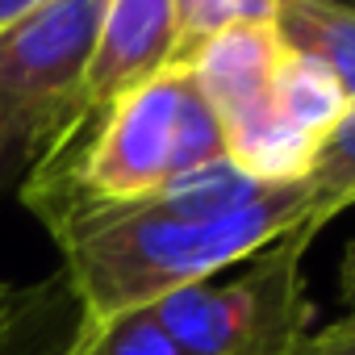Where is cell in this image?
<instances>
[{
	"label": "cell",
	"instance_id": "obj_1",
	"mask_svg": "<svg viewBox=\"0 0 355 355\" xmlns=\"http://www.w3.org/2000/svg\"><path fill=\"white\" fill-rule=\"evenodd\" d=\"M26 205L59 243L84 318L155 305L159 297L247 263L288 230H322L309 180L259 184L230 159L184 171L138 201H88L26 184Z\"/></svg>",
	"mask_w": 355,
	"mask_h": 355
},
{
	"label": "cell",
	"instance_id": "obj_2",
	"mask_svg": "<svg viewBox=\"0 0 355 355\" xmlns=\"http://www.w3.org/2000/svg\"><path fill=\"white\" fill-rule=\"evenodd\" d=\"M218 159H226L218 113L189 67H167L101 113L88 125V142H67L38 159L30 184L88 201H138Z\"/></svg>",
	"mask_w": 355,
	"mask_h": 355
},
{
	"label": "cell",
	"instance_id": "obj_3",
	"mask_svg": "<svg viewBox=\"0 0 355 355\" xmlns=\"http://www.w3.org/2000/svg\"><path fill=\"white\" fill-rule=\"evenodd\" d=\"M318 230L301 226L239 263L234 280H201L150 305L184 355H284L313 330L305 297V247Z\"/></svg>",
	"mask_w": 355,
	"mask_h": 355
},
{
	"label": "cell",
	"instance_id": "obj_4",
	"mask_svg": "<svg viewBox=\"0 0 355 355\" xmlns=\"http://www.w3.org/2000/svg\"><path fill=\"white\" fill-rule=\"evenodd\" d=\"M105 0H34L0 34V113L30 150L46 159L84 134V71Z\"/></svg>",
	"mask_w": 355,
	"mask_h": 355
},
{
	"label": "cell",
	"instance_id": "obj_5",
	"mask_svg": "<svg viewBox=\"0 0 355 355\" xmlns=\"http://www.w3.org/2000/svg\"><path fill=\"white\" fill-rule=\"evenodd\" d=\"M167 67H175V0H105L80 92L84 125Z\"/></svg>",
	"mask_w": 355,
	"mask_h": 355
},
{
	"label": "cell",
	"instance_id": "obj_6",
	"mask_svg": "<svg viewBox=\"0 0 355 355\" xmlns=\"http://www.w3.org/2000/svg\"><path fill=\"white\" fill-rule=\"evenodd\" d=\"M280 38L272 26H243L205 42L184 67L193 71L197 88L205 92L209 109L218 113L222 130L268 109L276 101V67H280Z\"/></svg>",
	"mask_w": 355,
	"mask_h": 355
},
{
	"label": "cell",
	"instance_id": "obj_7",
	"mask_svg": "<svg viewBox=\"0 0 355 355\" xmlns=\"http://www.w3.org/2000/svg\"><path fill=\"white\" fill-rule=\"evenodd\" d=\"M80 318L84 309L63 272L17 284L0 309V355H67Z\"/></svg>",
	"mask_w": 355,
	"mask_h": 355
},
{
	"label": "cell",
	"instance_id": "obj_8",
	"mask_svg": "<svg viewBox=\"0 0 355 355\" xmlns=\"http://www.w3.org/2000/svg\"><path fill=\"white\" fill-rule=\"evenodd\" d=\"M276 38L293 55L318 59L343 88L355 109V5H326V0H280Z\"/></svg>",
	"mask_w": 355,
	"mask_h": 355
},
{
	"label": "cell",
	"instance_id": "obj_9",
	"mask_svg": "<svg viewBox=\"0 0 355 355\" xmlns=\"http://www.w3.org/2000/svg\"><path fill=\"white\" fill-rule=\"evenodd\" d=\"M284 51V46H280ZM276 109L301 130V134H309L313 142H322L347 113H351V105H347V96H343V88H338V80L318 63V59H309V55H293V51H284L280 55V67H276Z\"/></svg>",
	"mask_w": 355,
	"mask_h": 355
},
{
	"label": "cell",
	"instance_id": "obj_10",
	"mask_svg": "<svg viewBox=\"0 0 355 355\" xmlns=\"http://www.w3.org/2000/svg\"><path fill=\"white\" fill-rule=\"evenodd\" d=\"M280 0H175V67H184L205 42L243 26H272Z\"/></svg>",
	"mask_w": 355,
	"mask_h": 355
},
{
	"label": "cell",
	"instance_id": "obj_11",
	"mask_svg": "<svg viewBox=\"0 0 355 355\" xmlns=\"http://www.w3.org/2000/svg\"><path fill=\"white\" fill-rule=\"evenodd\" d=\"M67 355H184V351L167 338L150 305H142L109 318H80V330Z\"/></svg>",
	"mask_w": 355,
	"mask_h": 355
},
{
	"label": "cell",
	"instance_id": "obj_12",
	"mask_svg": "<svg viewBox=\"0 0 355 355\" xmlns=\"http://www.w3.org/2000/svg\"><path fill=\"white\" fill-rule=\"evenodd\" d=\"M305 180H309V189L318 197V209L326 218L355 205V109L322 138Z\"/></svg>",
	"mask_w": 355,
	"mask_h": 355
},
{
	"label": "cell",
	"instance_id": "obj_13",
	"mask_svg": "<svg viewBox=\"0 0 355 355\" xmlns=\"http://www.w3.org/2000/svg\"><path fill=\"white\" fill-rule=\"evenodd\" d=\"M284 355H355V318H338L334 326L309 330L301 343H293Z\"/></svg>",
	"mask_w": 355,
	"mask_h": 355
},
{
	"label": "cell",
	"instance_id": "obj_14",
	"mask_svg": "<svg viewBox=\"0 0 355 355\" xmlns=\"http://www.w3.org/2000/svg\"><path fill=\"white\" fill-rule=\"evenodd\" d=\"M26 163H30V150L21 146V138L13 134V125L5 121V113H0V193L17 180V171Z\"/></svg>",
	"mask_w": 355,
	"mask_h": 355
},
{
	"label": "cell",
	"instance_id": "obj_15",
	"mask_svg": "<svg viewBox=\"0 0 355 355\" xmlns=\"http://www.w3.org/2000/svg\"><path fill=\"white\" fill-rule=\"evenodd\" d=\"M343 301H347V313L355 318V247L343 259Z\"/></svg>",
	"mask_w": 355,
	"mask_h": 355
},
{
	"label": "cell",
	"instance_id": "obj_16",
	"mask_svg": "<svg viewBox=\"0 0 355 355\" xmlns=\"http://www.w3.org/2000/svg\"><path fill=\"white\" fill-rule=\"evenodd\" d=\"M34 5V0H0V34H5L13 21H21V13Z\"/></svg>",
	"mask_w": 355,
	"mask_h": 355
},
{
	"label": "cell",
	"instance_id": "obj_17",
	"mask_svg": "<svg viewBox=\"0 0 355 355\" xmlns=\"http://www.w3.org/2000/svg\"><path fill=\"white\" fill-rule=\"evenodd\" d=\"M13 288H17V284H13V280H0V309H5V301H9V297H13Z\"/></svg>",
	"mask_w": 355,
	"mask_h": 355
}]
</instances>
